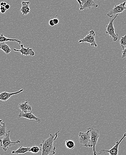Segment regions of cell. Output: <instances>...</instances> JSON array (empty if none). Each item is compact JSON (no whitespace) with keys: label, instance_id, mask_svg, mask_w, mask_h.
Returning <instances> with one entry per match:
<instances>
[{"label":"cell","instance_id":"cell-27","mask_svg":"<svg viewBox=\"0 0 126 155\" xmlns=\"http://www.w3.org/2000/svg\"><path fill=\"white\" fill-rule=\"evenodd\" d=\"M77 1L78 2V3H79V4H80V7H81L82 6V2L81 1V0H77Z\"/></svg>","mask_w":126,"mask_h":155},{"label":"cell","instance_id":"cell-21","mask_svg":"<svg viewBox=\"0 0 126 155\" xmlns=\"http://www.w3.org/2000/svg\"><path fill=\"white\" fill-rule=\"evenodd\" d=\"M39 151H41V148H39V147L35 146L31 147L29 152L32 153H39Z\"/></svg>","mask_w":126,"mask_h":155},{"label":"cell","instance_id":"cell-29","mask_svg":"<svg viewBox=\"0 0 126 155\" xmlns=\"http://www.w3.org/2000/svg\"><path fill=\"white\" fill-rule=\"evenodd\" d=\"M2 119H0V124H2Z\"/></svg>","mask_w":126,"mask_h":155},{"label":"cell","instance_id":"cell-25","mask_svg":"<svg viewBox=\"0 0 126 155\" xmlns=\"http://www.w3.org/2000/svg\"><path fill=\"white\" fill-rule=\"evenodd\" d=\"M53 21H54V24L55 25H58V23H59V20L57 18H54L53 19Z\"/></svg>","mask_w":126,"mask_h":155},{"label":"cell","instance_id":"cell-23","mask_svg":"<svg viewBox=\"0 0 126 155\" xmlns=\"http://www.w3.org/2000/svg\"><path fill=\"white\" fill-rule=\"evenodd\" d=\"M6 9H5V7L4 6H1V7H0V12H1V13L4 14V13L6 12Z\"/></svg>","mask_w":126,"mask_h":155},{"label":"cell","instance_id":"cell-15","mask_svg":"<svg viewBox=\"0 0 126 155\" xmlns=\"http://www.w3.org/2000/svg\"><path fill=\"white\" fill-rule=\"evenodd\" d=\"M31 147H24L20 146L16 151H13L12 152V154H24L25 153L29 152Z\"/></svg>","mask_w":126,"mask_h":155},{"label":"cell","instance_id":"cell-26","mask_svg":"<svg viewBox=\"0 0 126 155\" xmlns=\"http://www.w3.org/2000/svg\"><path fill=\"white\" fill-rule=\"evenodd\" d=\"M5 9H6V10H8V9H10V5L9 4H7L6 5H5Z\"/></svg>","mask_w":126,"mask_h":155},{"label":"cell","instance_id":"cell-11","mask_svg":"<svg viewBox=\"0 0 126 155\" xmlns=\"http://www.w3.org/2000/svg\"><path fill=\"white\" fill-rule=\"evenodd\" d=\"M82 2V6L80 7V10L84 9H91L92 8H97L98 5L95 2L94 0H81Z\"/></svg>","mask_w":126,"mask_h":155},{"label":"cell","instance_id":"cell-6","mask_svg":"<svg viewBox=\"0 0 126 155\" xmlns=\"http://www.w3.org/2000/svg\"><path fill=\"white\" fill-rule=\"evenodd\" d=\"M95 36V32L94 30H91L89 31V34L86 35L83 39L79 40L78 43H89L91 46H94L97 48V45L96 42Z\"/></svg>","mask_w":126,"mask_h":155},{"label":"cell","instance_id":"cell-4","mask_svg":"<svg viewBox=\"0 0 126 155\" xmlns=\"http://www.w3.org/2000/svg\"><path fill=\"white\" fill-rule=\"evenodd\" d=\"M79 142L85 147H92L91 143V133L89 129L87 128V132L79 133Z\"/></svg>","mask_w":126,"mask_h":155},{"label":"cell","instance_id":"cell-5","mask_svg":"<svg viewBox=\"0 0 126 155\" xmlns=\"http://www.w3.org/2000/svg\"><path fill=\"white\" fill-rule=\"evenodd\" d=\"M91 133V143L93 146V154L94 155L97 154V152L96 150V146L97 144L98 140L100 137V131L99 130L89 127Z\"/></svg>","mask_w":126,"mask_h":155},{"label":"cell","instance_id":"cell-20","mask_svg":"<svg viewBox=\"0 0 126 155\" xmlns=\"http://www.w3.org/2000/svg\"><path fill=\"white\" fill-rule=\"evenodd\" d=\"M119 44L123 49L126 48V35L121 38V39L119 41Z\"/></svg>","mask_w":126,"mask_h":155},{"label":"cell","instance_id":"cell-16","mask_svg":"<svg viewBox=\"0 0 126 155\" xmlns=\"http://www.w3.org/2000/svg\"><path fill=\"white\" fill-rule=\"evenodd\" d=\"M8 41H13V42H16L17 43L21 44V41L18 39H13V38H8L4 35L3 34H2L0 35V42H8Z\"/></svg>","mask_w":126,"mask_h":155},{"label":"cell","instance_id":"cell-3","mask_svg":"<svg viewBox=\"0 0 126 155\" xmlns=\"http://www.w3.org/2000/svg\"><path fill=\"white\" fill-rule=\"evenodd\" d=\"M119 14L115 15V17L113 19H110L109 24L107 25L106 34L108 36L111 37L113 38L114 42H116L118 40V35L115 32V28L114 26V22L115 19L117 18Z\"/></svg>","mask_w":126,"mask_h":155},{"label":"cell","instance_id":"cell-10","mask_svg":"<svg viewBox=\"0 0 126 155\" xmlns=\"http://www.w3.org/2000/svg\"><path fill=\"white\" fill-rule=\"evenodd\" d=\"M21 49L19 50L14 49V51H17L21 53L22 55L34 56L35 55V52L32 49L29 48H25L22 44L20 45Z\"/></svg>","mask_w":126,"mask_h":155},{"label":"cell","instance_id":"cell-7","mask_svg":"<svg viewBox=\"0 0 126 155\" xmlns=\"http://www.w3.org/2000/svg\"><path fill=\"white\" fill-rule=\"evenodd\" d=\"M126 2H124L118 5H114V7L110 10L107 14V16L109 18H112L114 15L121 14L126 10Z\"/></svg>","mask_w":126,"mask_h":155},{"label":"cell","instance_id":"cell-22","mask_svg":"<svg viewBox=\"0 0 126 155\" xmlns=\"http://www.w3.org/2000/svg\"><path fill=\"white\" fill-rule=\"evenodd\" d=\"M126 58V48L123 49L122 51V59H125Z\"/></svg>","mask_w":126,"mask_h":155},{"label":"cell","instance_id":"cell-28","mask_svg":"<svg viewBox=\"0 0 126 155\" xmlns=\"http://www.w3.org/2000/svg\"><path fill=\"white\" fill-rule=\"evenodd\" d=\"M0 5H1V6H4V2H2L0 3Z\"/></svg>","mask_w":126,"mask_h":155},{"label":"cell","instance_id":"cell-32","mask_svg":"<svg viewBox=\"0 0 126 155\" xmlns=\"http://www.w3.org/2000/svg\"><path fill=\"white\" fill-rule=\"evenodd\" d=\"M125 73H126V72Z\"/></svg>","mask_w":126,"mask_h":155},{"label":"cell","instance_id":"cell-24","mask_svg":"<svg viewBox=\"0 0 126 155\" xmlns=\"http://www.w3.org/2000/svg\"><path fill=\"white\" fill-rule=\"evenodd\" d=\"M49 23V25L51 26V27H53V26H54V25H55V24H54V21H53V19L50 20Z\"/></svg>","mask_w":126,"mask_h":155},{"label":"cell","instance_id":"cell-30","mask_svg":"<svg viewBox=\"0 0 126 155\" xmlns=\"http://www.w3.org/2000/svg\"><path fill=\"white\" fill-rule=\"evenodd\" d=\"M1 7V5H0V7Z\"/></svg>","mask_w":126,"mask_h":155},{"label":"cell","instance_id":"cell-18","mask_svg":"<svg viewBox=\"0 0 126 155\" xmlns=\"http://www.w3.org/2000/svg\"><path fill=\"white\" fill-rule=\"evenodd\" d=\"M5 123H2L0 124V138L4 137L7 135L9 131H6Z\"/></svg>","mask_w":126,"mask_h":155},{"label":"cell","instance_id":"cell-9","mask_svg":"<svg viewBox=\"0 0 126 155\" xmlns=\"http://www.w3.org/2000/svg\"><path fill=\"white\" fill-rule=\"evenodd\" d=\"M18 117L19 118H25L31 121H36L37 123H40L41 122L40 119L35 116L32 111L27 113L21 111L18 114Z\"/></svg>","mask_w":126,"mask_h":155},{"label":"cell","instance_id":"cell-17","mask_svg":"<svg viewBox=\"0 0 126 155\" xmlns=\"http://www.w3.org/2000/svg\"><path fill=\"white\" fill-rule=\"evenodd\" d=\"M0 49L2 50L6 54H10L11 51L10 47L5 42H0Z\"/></svg>","mask_w":126,"mask_h":155},{"label":"cell","instance_id":"cell-2","mask_svg":"<svg viewBox=\"0 0 126 155\" xmlns=\"http://www.w3.org/2000/svg\"><path fill=\"white\" fill-rule=\"evenodd\" d=\"M11 131L9 130V132L7 135L3 138V139H0V145L2 147L3 150L5 152H6L9 147L15 146L21 143V141L19 140L16 141H12L10 139V133Z\"/></svg>","mask_w":126,"mask_h":155},{"label":"cell","instance_id":"cell-13","mask_svg":"<svg viewBox=\"0 0 126 155\" xmlns=\"http://www.w3.org/2000/svg\"><path fill=\"white\" fill-rule=\"evenodd\" d=\"M22 7L21 12L23 15H26L30 13V2H22Z\"/></svg>","mask_w":126,"mask_h":155},{"label":"cell","instance_id":"cell-12","mask_svg":"<svg viewBox=\"0 0 126 155\" xmlns=\"http://www.w3.org/2000/svg\"><path fill=\"white\" fill-rule=\"evenodd\" d=\"M23 91V89L19 90L18 91L13 92V93H8V92L5 91L2 92L0 94V101H6L15 95L18 94L21 92Z\"/></svg>","mask_w":126,"mask_h":155},{"label":"cell","instance_id":"cell-8","mask_svg":"<svg viewBox=\"0 0 126 155\" xmlns=\"http://www.w3.org/2000/svg\"><path fill=\"white\" fill-rule=\"evenodd\" d=\"M126 137V132L124 133L123 137L120 139L119 140L117 141L116 142L115 145H114L113 147H112L111 149L110 150H102L100 151L99 154H101L103 153H109L110 155H118V147L119 145H120L121 143L122 142V141L124 140V139Z\"/></svg>","mask_w":126,"mask_h":155},{"label":"cell","instance_id":"cell-1","mask_svg":"<svg viewBox=\"0 0 126 155\" xmlns=\"http://www.w3.org/2000/svg\"><path fill=\"white\" fill-rule=\"evenodd\" d=\"M60 131L56 132L54 134H50L49 137L46 140H42L40 144L41 155H54L56 154V147L53 145V143L57 140Z\"/></svg>","mask_w":126,"mask_h":155},{"label":"cell","instance_id":"cell-31","mask_svg":"<svg viewBox=\"0 0 126 155\" xmlns=\"http://www.w3.org/2000/svg\"><path fill=\"white\" fill-rule=\"evenodd\" d=\"M106 1H108V0H106Z\"/></svg>","mask_w":126,"mask_h":155},{"label":"cell","instance_id":"cell-14","mask_svg":"<svg viewBox=\"0 0 126 155\" xmlns=\"http://www.w3.org/2000/svg\"><path fill=\"white\" fill-rule=\"evenodd\" d=\"M18 107L21 111L23 112H30L32 111V107L29 105L28 101H26L19 104Z\"/></svg>","mask_w":126,"mask_h":155},{"label":"cell","instance_id":"cell-19","mask_svg":"<svg viewBox=\"0 0 126 155\" xmlns=\"http://www.w3.org/2000/svg\"><path fill=\"white\" fill-rule=\"evenodd\" d=\"M65 146L69 149H73L75 147V143L74 141L68 140L65 142Z\"/></svg>","mask_w":126,"mask_h":155}]
</instances>
